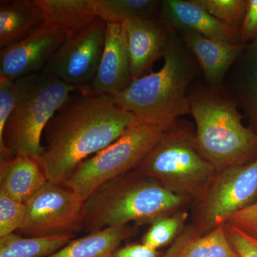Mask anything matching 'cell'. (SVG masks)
I'll return each instance as SVG.
<instances>
[{"label": "cell", "mask_w": 257, "mask_h": 257, "mask_svg": "<svg viewBox=\"0 0 257 257\" xmlns=\"http://www.w3.org/2000/svg\"><path fill=\"white\" fill-rule=\"evenodd\" d=\"M138 118L112 96H72L49 121L40 160L48 181L64 183L84 160L116 141Z\"/></svg>", "instance_id": "obj_1"}, {"label": "cell", "mask_w": 257, "mask_h": 257, "mask_svg": "<svg viewBox=\"0 0 257 257\" xmlns=\"http://www.w3.org/2000/svg\"><path fill=\"white\" fill-rule=\"evenodd\" d=\"M191 198L169 190L137 170L106 182L84 203V228L89 233L135 221L152 224L192 205Z\"/></svg>", "instance_id": "obj_2"}, {"label": "cell", "mask_w": 257, "mask_h": 257, "mask_svg": "<svg viewBox=\"0 0 257 257\" xmlns=\"http://www.w3.org/2000/svg\"><path fill=\"white\" fill-rule=\"evenodd\" d=\"M184 43L172 32L162 68L133 81L124 91L111 96L114 102L139 119L166 131L179 116L190 113L186 92L197 67Z\"/></svg>", "instance_id": "obj_3"}, {"label": "cell", "mask_w": 257, "mask_h": 257, "mask_svg": "<svg viewBox=\"0 0 257 257\" xmlns=\"http://www.w3.org/2000/svg\"><path fill=\"white\" fill-rule=\"evenodd\" d=\"M16 103L0 136V160L16 155L40 159L42 136L49 121L78 88L45 71L15 81Z\"/></svg>", "instance_id": "obj_4"}, {"label": "cell", "mask_w": 257, "mask_h": 257, "mask_svg": "<svg viewBox=\"0 0 257 257\" xmlns=\"http://www.w3.org/2000/svg\"><path fill=\"white\" fill-rule=\"evenodd\" d=\"M199 151L216 171L257 160V135L242 124L234 101L214 92L189 96Z\"/></svg>", "instance_id": "obj_5"}, {"label": "cell", "mask_w": 257, "mask_h": 257, "mask_svg": "<svg viewBox=\"0 0 257 257\" xmlns=\"http://www.w3.org/2000/svg\"><path fill=\"white\" fill-rule=\"evenodd\" d=\"M135 170L193 202L204 194L216 172L199 151L192 124L180 119Z\"/></svg>", "instance_id": "obj_6"}, {"label": "cell", "mask_w": 257, "mask_h": 257, "mask_svg": "<svg viewBox=\"0 0 257 257\" xmlns=\"http://www.w3.org/2000/svg\"><path fill=\"white\" fill-rule=\"evenodd\" d=\"M165 132L138 119L116 141L82 162L64 183L87 200L106 182L138 168Z\"/></svg>", "instance_id": "obj_7"}, {"label": "cell", "mask_w": 257, "mask_h": 257, "mask_svg": "<svg viewBox=\"0 0 257 257\" xmlns=\"http://www.w3.org/2000/svg\"><path fill=\"white\" fill-rule=\"evenodd\" d=\"M257 202V160L216 171L204 194L193 202L191 223L204 234Z\"/></svg>", "instance_id": "obj_8"}, {"label": "cell", "mask_w": 257, "mask_h": 257, "mask_svg": "<svg viewBox=\"0 0 257 257\" xmlns=\"http://www.w3.org/2000/svg\"><path fill=\"white\" fill-rule=\"evenodd\" d=\"M84 203L65 184L48 181L25 203V221L17 234L27 237H75L84 229Z\"/></svg>", "instance_id": "obj_9"}, {"label": "cell", "mask_w": 257, "mask_h": 257, "mask_svg": "<svg viewBox=\"0 0 257 257\" xmlns=\"http://www.w3.org/2000/svg\"><path fill=\"white\" fill-rule=\"evenodd\" d=\"M106 23L97 18L77 35L67 39L42 70L84 90L97 72L104 45Z\"/></svg>", "instance_id": "obj_10"}, {"label": "cell", "mask_w": 257, "mask_h": 257, "mask_svg": "<svg viewBox=\"0 0 257 257\" xmlns=\"http://www.w3.org/2000/svg\"><path fill=\"white\" fill-rule=\"evenodd\" d=\"M67 38L62 29L44 24L25 40L0 50V77L16 81L40 72Z\"/></svg>", "instance_id": "obj_11"}, {"label": "cell", "mask_w": 257, "mask_h": 257, "mask_svg": "<svg viewBox=\"0 0 257 257\" xmlns=\"http://www.w3.org/2000/svg\"><path fill=\"white\" fill-rule=\"evenodd\" d=\"M133 81L145 75L163 57L171 33L158 18H133L121 23Z\"/></svg>", "instance_id": "obj_12"}, {"label": "cell", "mask_w": 257, "mask_h": 257, "mask_svg": "<svg viewBox=\"0 0 257 257\" xmlns=\"http://www.w3.org/2000/svg\"><path fill=\"white\" fill-rule=\"evenodd\" d=\"M158 18L170 31L177 29L214 40L241 43L239 31L214 18L194 0L161 1Z\"/></svg>", "instance_id": "obj_13"}, {"label": "cell", "mask_w": 257, "mask_h": 257, "mask_svg": "<svg viewBox=\"0 0 257 257\" xmlns=\"http://www.w3.org/2000/svg\"><path fill=\"white\" fill-rule=\"evenodd\" d=\"M133 82L121 24L106 23L105 45L90 94L114 96Z\"/></svg>", "instance_id": "obj_14"}, {"label": "cell", "mask_w": 257, "mask_h": 257, "mask_svg": "<svg viewBox=\"0 0 257 257\" xmlns=\"http://www.w3.org/2000/svg\"><path fill=\"white\" fill-rule=\"evenodd\" d=\"M182 39L213 87L221 84L228 69L246 47L243 44L230 43L188 32H183Z\"/></svg>", "instance_id": "obj_15"}, {"label": "cell", "mask_w": 257, "mask_h": 257, "mask_svg": "<svg viewBox=\"0 0 257 257\" xmlns=\"http://www.w3.org/2000/svg\"><path fill=\"white\" fill-rule=\"evenodd\" d=\"M48 182L40 159L16 155L0 161V190L26 203Z\"/></svg>", "instance_id": "obj_16"}, {"label": "cell", "mask_w": 257, "mask_h": 257, "mask_svg": "<svg viewBox=\"0 0 257 257\" xmlns=\"http://www.w3.org/2000/svg\"><path fill=\"white\" fill-rule=\"evenodd\" d=\"M45 23V15L35 0H2L0 48L25 40Z\"/></svg>", "instance_id": "obj_17"}, {"label": "cell", "mask_w": 257, "mask_h": 257, "mask_svg": "<svg viewBox=\"0 0 257 257\" xmlns=\"http://www.w3.org/2000/svg\"><path fill=\"white\" fill-rule=\"evenodd\" d=\"M160 257H239L231 246L224 224L200 234L190 224Z\"/></svg>", "instance_id": "obj_18"}, {"label": "cell", "mask_w": 257, "mask_h": 257, "mask_svg": "<svg viewBox=\"0 0 257 257\" xmlns=\"http://www.w3.org/2000/svg\"><path fill=\"white\" fill-rule=\"evenodd\" d=\"M45 15V23L58 27L68 38L89 27L97 19L94 0H35Z\"/></svg>", "instance_id": "obj_19"}, {"label": "cell", "mask_w": 257, "mask_h": 257, "mask_svg": "<svg viewBox=\"0 0 257 257\" xmlns=\"http://www.w3.org/2000/svg\"><path fill=\"white\" fill-rule=\"evenodd\" d=\"M133 233L128 224L118 225L73 239L48 257H113L120 243Z\"/></svg>", "instance_id": "obj_20"}, {"label": "cell", "mask_w": 257, "mask_h": 257, "mask_svg": "<svg viewBox=\"0 0 257 257\" xmlns=\"http://www.w3.org/2000/svg\"><path fill=\"white\" fill-rule=\"evenodd\" d=\"M74 238L68 236L27 237L13 233L0 237V257H48Z\"/></svg>", "instance_id": "obj_21"}, {"label": "cell", "mask_w": 257, "mask_h": 257, "mask_svg": "<svg viewBox=\"0 0 257 257\" xmlns=\"http://www.w3.org/2000/svg\"><path fill=\"white\" fill-rule=\"evenodd\" d=\"M98 18L106 23L121 24L133 18H158L161 1L157 0H94Z\"/></svg>", "instance_id": "obj_22"}, {"label": "cell", "mask_w": 257, "mask_h": 257, "mask_svg": "<svg viewBox=\"0 0 257 257\" xmlns=\"http://www.w3.org/2000/svg\"><path fill=\"white\" fill-rule=\"evenodd\" d=\"M246 49L240 101L248 119V127L257 135V38Z\"/></svg>", "instance_id": "obj_23"}, {"label": "cell", "mask_w": 257, "mask_h": 257, "mask_svg": "<svg viewBox=\"0 0 257 257\" xmlns=\"http://www.w3.org/2000/svg\"><path fill=\"white\" fill-rule=\"evenodd\" d=\"M189 218L187 211L157 219L144 236L143 243L154 249L171 244L182 233Z\"/></svg>", "instance_id": "obj_24"}, {"label": "cell", "mask_w": 257, "mask_h": 257, "mask_svg": "<svg viewBox=\"0 0 257 257\" xmlns=\"http://www.w3.org/2000/svg\"><path fill=\"white\" fill-rule=\"evenodd\" d=\"M221 23L241 33L247 0H194Z\"/></svg>", "instance_id": "obj_25"}, {"label": "cell", "mask_w": 257, "mask_h": 257, "mask_svg": "<svg viewBox=\"0 0 257 257\" xmlns=\"http://www.w3.org/2000/svg\"><path fill=\"white\" fill-rule=\"evenodd\" d=\"M26 205L0 190V237L17 232L23 224Z\"/></svg>", "instance_id": "obj_26"}, {"label": "cell", "mask_w": 257, "mask_h": 257, "mask_svg": "<svg viewBox=\"0 0 257 257\" xmlns=\"http://www.w3.org/2000/svg\"><path fill=\"white\" fill-rule=\"evenodd\" d=\"M224 228L231 246L239 257H257V239L250 237L232 225L226 223Z\"/></svg>", "instance_id": "obj_27"}, {"label": "cell", "mask_w": 257, "mask_h": 257, "mask_svg": "<svg viewBox=\"0 0 257 257\" xmlns=\"http://www.w3.org/2000/svg\"><path fill=\"white\" fill-rule=\"evenodd\" d=\"M226 223L257 239V202L231 216Z\"/></svg>", "instance_id": "obj_28"}, {"label": "cell", "mask_w": 257, "mask_h": 257, "mask_svg": "<svg viewBox=\"0 0 257 257\" xmlns=\"http://www.w3.org/2000/svg\"><path fill=\"white\" fill-rule=\"evenodd\" d=\"M257 38V0H247V8L241 31V42H252Z\"/></svg>", "instance_id": "obj_29"}, {"label": "cell", "mask_w": 257, "mask_h": 257, "mask_svg": "<svg viewBox=\"0 0 257 257\" xmlns=\"http://www.w3.org/2000/svg\"><path fill=\"white\" fill-rule=\"evenodd\" d=\"M160 253L145 243H133L117 248L113 257H160Z\"/></svg>", "instance_id": "obj_30"}]
</instances>
